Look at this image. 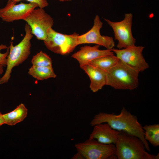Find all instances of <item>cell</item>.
Wrapping results in <instances>:
<instances>
[{
  "instance_id": "cell-16",
  "label": "cell",
  "mask_w": 159,
  "mask_h": 159,
  "mask_svg": "<svg viewBox=\"0 0 159 159\" xmlns=\"http://www.w3.org/2000/svg\"><path fill=\"white\" fill-rule=\"evenodd\" d=\"M119 60V59L117 57L113 54L98 58L92 60L88 64L107 72L115 66Z\"/></svg>"
},
{
  "instance_id": "cell-13",
  "label": "cell",
  "mask_w": 159,
  "mask_h": 159,
  "mask_svg": "<svg viewBox=\"0 0 159 159\" xmlns=\"http://www.w3.org/2000/svg\"><path fill=\"white\" fill-rule=\"evenodd\" d=\"M89 139H95L104 144H115L120 131L112 128L107 123H101L93 126Z\"/></svg>"
},
{
  "instance_id": "cell-25",
  "label": "cell",
  "mask_w": 159,
  "mask_h": 159,
  "mask_svg": "<svg viewBox=\"0 0 159 159\" xmlns=\"http://www.w3.org/2000/svg\"><path fill=\"white\" fill-rule=\"evenodd\" d=\"M58 0L60 1H71V0Z\"/></svg>"
},
{
  "instance_id": "cell-3",
  "label": "cell",
  "mask_w": 159,
  "mask_h": 159,
  "mask_svg": "<svg viewBox=\"0 0 159 159\" xmlns=\"http://www.w3.org/2000/svg\"><path fill=\"white\" fill-rule=\"evenodd\" d=\"M25 35L17 45L14 46L11 42L9 53L7 57V68L5 74L0 79V84L7 82L11 77L12 69L25 61L30 54L31 40L33 35L30 26L27 24L25 26Z\"/></svg>"
},
{
  "instance_id": "cell-12",
  "label": "cell",
  "mask_w": 159,
  "mask_h": 159,
  "mask_svg": "<svg viewBox=\"0 0 159 159\" xmlns=\"http://www.w3.org/2000/svg\"><path fill=\"white\" fill-rule=\"evenodd\" d=\"M100 46H85L81 47L72 57L78 62L80 67L88 64L92 60L104 56L114 54L112 49L100 50Z\"/></svg>"
},
{
  "instance_id": "cell-19",
  "label": "cell",
  "mask_w": 159,
  "mask_h": 159,
  "mask_svg": "<svg viewBox=\"0 0 159 159\" xmlns=\"http://www.w3.org/2000/svg\"><path fill=\"white\" fill-rule=\"evenodd\" d=\"M31 63L33 66H52V61L51 58L47 54L42 51L33 56Z\"/></svg>"
},
{
  "instance_id": "cell-9",
  "label": "cell",
  "mask_w": 159,
  "mask_h": 159,
  "mask_svg": "<svg viewBox=\"0 0 159 159\" xmlns=\"http://www.w3.org/2000/svg\"><path fill=\"white\" fill-rule=\"evenodd\" d=\"M144 47L134 46L122 49L112 50L119 60L139 73L149 68L142 54Z\"/></svg>"
},
{
  "instance_id": "cell-8",
  "label": "cell",
  "mask_w": 159,
  "mask_h": 159,
  "mask_svg": "<svg viewBox=\"0 0 159 159\" xmlns=\"http://www.w3.org/2000/svg\"><path fill=\"white\" fill-rule=\"evenodd\" d=\"M133 15L131 13H126L123 19L115 22L104 19L111 27L114 34L115 40L118 41L117 47L118 49H122L134 46L136 39L132 32Z\"/></svg>"
},
{
  "instance_id": "cell-20",
  "label": "cell",
  "mask_w": 159,
  "mask_h": 159,
  "mask_svg": "<svg viewBox=\"0 0 159 159\" xmlns=\"http://www.w3.org/2000/svg\"><path fill=\"white\" fill-rule=\"evenodd\" d=\"M9 48L3 44L0 45V65L3 67L7 65V57L9 53Z\"/></svg>"
},
{
  "instance_id": "cell-4",
  "label": "cell",
  "mask_w": 159,
  "mask_h": 159,
  "mask_svg": "<svg viewBox=\"0 0 159 159\" xmlns=\"http://www.w3.org/2000/svg\"><path fill=\"white\" fill-rule=\"evenodd\" d=\"M139 73L119 60L115 66L106 72V85L115 89H135L139 85Z\"/></svg>"
},
{
  "instance_id": "cell-10",
  "label": "cell",
  "mask_w": 159,
  "mask_h": 159,
  "mask_svg": "<svg viewBox=\"0 0 159 159\" xmlns=\"http://www.w3.org/2000/svg\"><path fill=\"white\" fill-rule=\"evenodd\" d=\"M102 25L99 16L96 15L94 20L93 26L90 30L84 34L78 36L77 45L93 44L103 46L106 49H112L115 45L114 39L112 37L101 35L100 30Z\"/></svg>"
},
{
  "instance_id": "cell-14",
  "label": "cell",
  "mask_w": 159,
  "mask_h": 159,
  "mask_svg": "<svg viewBox=\"0 0 159 159\" xmlns=\"http://www.w3.org/2000/svg\"><path fill=\"white\" fill-rule=\"evenodd\" d=\"M89 77L90 84V88L94 92L101 89L106 85V72L90 64L80 67Z\"/></svg>"
},
{
  "instance_id": "cell-22",
  "label": "cell",
  "mask_w": 159,
  "mask_h": 159,
  "mask_svg": "<svg viewBox=\"0 0 159 159\" xmlns=\"http://www.w3.org/2000/svg\"><path fill=\"white\" fill-rule=\"evenodd\" d=\"M71 159H84L83 156L79 152H77L76 154L73 155Z\"/></svg>"
},
{
  "instance_id": "cell-15",
  "label": "cell",
  "mask_w": 159,
  "mask_h": 159,
  "mask_svg": "<svg viewBox=\"0 0 159 159\" xmlns=\"http://www.w3.org/2000/svg\"><path fill=\"white\" fill-rule=\"evenodd\" d=\"M27 109L22 103L19 104L12 111L3 115L5 124L12 126L21 122L26 117Z\"/></svg>"
},
{
  "instance_id": "cell-24",
  "label": "cell",
  "mask_w": 159,
  "mask_h": 159,
  "mask_svg": "<svg viewBox=\"0 0 159 159\" xmlns=\"http://www.w3.org/2000/svg\"><path fill=\"white\" fill-rule=\"evenodd\" d=\"M3 72V66L0 65V74H2Z\"/></svg>"
},
{
  "instance_id": "cell-1",
  "label": "cell",
  "mask_w": 159,
  "mask_h": 159,
  "mask_svg": "<svg viewBox=\"0 0 159 159\" xmlns=\"http://www.w3.org/2000/svg\"><path fill=\"white\" fill-rule=\"evenodd\" d=\"M108 124L113 129L123 131L140 138L144 143L146 150L150 151L148 143L145 139L143 126L137 117L123 107L118 115L100 112L96 115L91 121V126L101 123Z\"/></svg>"
},
{
  "instance_id": "cell-5",
  "label": "cell",
  "mask_w": 159,
  "mask_h": 159,
  "mask_svg": "<svg viewBox=\"0 0 159 159\" xmlns=\"http://www.w3.org/2000/svg\"><path fill=\"white\" fill-rule=\"evenodd\" d=\"M75 147L85 159H117L114 144H104L96 139H88L75 144Z\"/></svg>"
},
{
  "instance_id": "cell-6",
  "label": "cell",
  "mask_w": 159,
  "mask_h": 159,
  "mask_svg": "<svg viewBox=\"0 0 159 159\" xmlns=\"http://www.w3.org/2000/svg\"><path fill=\"white\" fill-rule=\"evenodd\" d=\"M79 35L75 32L69 35L62 34L51 28L48 31L47 38L43 41L48 49L55 54L63 55L72 52L78 45Z\"/></svg>"
},
{
  "instance_id": "cell-17",
  "label": "cell",
  "mask_w": 159,
  "mask_h": 159,
  "mask_svg": "<svg viewBox=\"0 0 159 159\" xmlns=\"http://www.w3.org/2000/svg\"><path fill=\"white\" fill-rule=\"evenodd\" d=\"M29 74L38 80H43L56 77L52 66L40 67L32 65L29 69Z\"/></svg>"
},
{
  "instance_id": "cell-2",
  "label": "cell",
  "mask_w": 159,
  "mask_h": 159,
  "mask_svg": "<svg viewBox=\"0 0 159 159\" xmlns=\"http://www.w3.org/2000/svg\"><path fill=\"white\" fill-rule=\"evenodd\" d=\"M118 159H158L159 154L149 153L143 141L139 138L120 131L115 144Z\"/></svg>"
},
{
  "instance_id": "cell-18",
  "label": "cell",
  "mask_w": 159,
  "mask_h": 159,
  "mask_svg": "<svg viewBox=\"0 0 159 159\" xmlns=\"http://www.w3.org/2000/svg\"><path fill=\"white\" fill-rule=\"evenodd\" d=\"M145 140L153 146L159 145V125H145L143 126Z\"/></svg>"
},
{
  "instance_id": "cell-11",
  "label": "cell",
  "mask_w": 159,
  "mask_h": 159,
  "mask_svg": "<svg viewBox=\"0 0 159 159\" xmlns=\"http://www.w3.org/2000/svg\"><path fill=\"white\" fill-rule=\"evenodd\" d=\"M16 3L9 0L6 6L0 9V18L5 22H10L15 20H24L34 9L38 7L34 3Z\"/></svg>"
},
{
  "instance_id": "cell-23",
  "label": "cell",
  "mask_w": 159,
  "mask_h": 159,
  "mask_svg": "<svg viewBox=\"0 0 159 159\" xmlns=\"http://www.w3.org/2000/svg\"><path fill=\"white\" fill-rule=\"evenodd\" d=\"M5 124V122L3 117V115L0 112V126Z\"/></svg>"
},
{
  "instance_id": "cell-21",
  "label": "cell",
  "mask_w": 159,
  "mask_h": 159,
  "mask_svg": "<svg viewBox=\"0 0 159 159\" xmlns=\"http://www.w3.org/2000/svg\"><path fill=\"white\" fill-rule=\"evenodd\" d=\"M15 2H17L22 0H11ZM31 3L37 4L39 8H44L47 6L49 4L47 0H25Z\"/></svg>"
},
{
  "instance_id": "cell-7",
  "label": "cell",
  "mask_w": 159,
  "mask_h": 159,
  "mask_svg": "<svg viewBox=\"0 0 159 159\" xmlns=\"http://www.w3.org/2000/svg\"><path fill=\"white\" fill-rule=\"evenodd\" d=\"M30 27L32 34L39 40L47 38L48 30L54 24L53 19L43 8L33 10L24 20Z\"/></svg>"
}]
</instances>
